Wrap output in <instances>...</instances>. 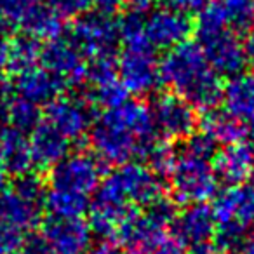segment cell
Listing matches in <instances>:
<instances>
[{
  "mask_svg": "<svg viewBox=\"0 0 254 254\" xmlns=\"http://www.w3.org/2000/svg\"><path fill=\"white\" fill-rule=\"evenodd\" d=\"M126 2H127V11L141 14L145 18L155 9L157 4V0H126Z\"/></svg>",
  "mask_w": 254,
  "mask_h": 254,
  "instance_id": "cell-40",
  "label": "cell"
},
{
  "mask_svg": "<svg viewBox=\"0 0 254 254\" xmlns=\"http://www.w3.org/2000/svg\"><path fill=\"white\" fill-rule=\"evenodd\" d=\"M12 190L18 191L21 197L28 198L30 202H35L39 205H44V198H46V185L40 180V176L33 171H28L25 174L14 176L12 181Z\"/></svg>",
  "mask_w": 254,
  "mask_h": 254,
  "instance_id": "cell-34",
  "label": "cell"
},
{
  "mask_svg": "<svg viewBox=\"0 0 254 254\" xmlns=\"http://www.w3.org/2000/svg\"><path fill=\"white\" fill-rule=\"evenodd\" d=\"M40 0H0V32L11 35L26 12Z\"/></svg>",
  "mask_w": 254,
  "mask_h": 254,
  "instance_id": "cell-32",
  "label": "cell"
},
{
  "mask_svg": "<svg viewBox=\"0 0 254 254\" xmlns=\"http://www.w3.org/2000/svg\"><path fill=\"white\" fill-rule=\"evenodd\" d=\"M85 254H127L124 249H120L115 244H99L98 247L87 251Z\"/></svg>",
  "mask_w": 254,
  "mask_h": 254,
  "instance_id": "cell-44",
  "label": "cell"
},
{
  "mask_svg": "<svg viewBox=\"0 0 254 254\" xmlns=\"http://www.w3.org/2000/svg\"><path fill=\"white\" fill-rule=\"evenodd\" d=\"M113 77H119L115 54H99V56L89 58L87 68H85V82L89 85L99 84Z\"/></svg>",
  "mask_w": 254,
  "mask_h": 254,
  "instance_id": "cell-33",
  "label": "cell"
},
{
  "mask_svg": "<svg viewBox=\"0 0 254 254\" xmlns=\"http://www.w3.org/2000/svg\"><path fill=\"white\" fill-rule=\"evenodd\" d=\"M9 44H11V37H9L7 33L0 32V70H4L5 63H7Z\"/></svg>",
  "mask_w": 254,
  "mask_h": 254,
  "instance_id": "cell-42",
  "label": "cell"
},
{
  "mask_svg": "<svg viewBox=\"0 0 254 254\" xmlns=\"http://www.w3.org/2000/svg\"><path fill=\"white\" fill-rule=\"evenodd\" d=\"M103 166L91 153H68L51 167L49 183L56 190L91 195L101 181Z\"/></svg>",
  "mask_w": 254,
  "mask_h": 254,
  "instance_id": "cell-10",
  "label": "cell"
},
{
  "mask_svg": "<svg viewBox=\"0 0 254 254\" xmlns=\"http://www.w3.org/2000/svg\"><path fill=\"white\" fill-rule=\"evenodd\" d=\"M197 35L198 33L218 32L228 26V16H226L223 0H209L197 12Z\"/></svg>",
  "mask_w": 254,
  "mask_h": 254,
  "instance_id": "cell-29",
  "label": "cell"
},
{
  "mask_svg": "<svg viewBox=\"0 0 254 254\" xmlns=\"http://www.w3.org/2000/svg\"><path fill=\"white\" fill-rule=\"evenodd\" d=\"M160 4V7L169 9V11H176L181 14L193 16L200 11V7L205 4V0H157Z\"/></svg>",
  "mask_w": 254,
  "mask_h": 254,
  "instance_id": "cell-39",
  "label": "cell"
},
{
  "mask_svg": "<svg viewBox=\"0 0 254 254\" xmlns=\"http://www.w3.org/2000/svg\"><path fill=\"white\" fill-rule=\"evenodd\" d=\"M5 178H7V171H5L4 162H2V157H0V190L5 188Z\"/></svg>",
  "mask_w": 254,
  "mask_h": 254,
  "instance_id": "cell-47",
  "label": "cell"
},
{
  "mask_svg": "<svg viewBox=\"0 0 254 254\" xmlns=\"http://www.w3.org/2000/svg\"><path fill=\"white\" fill-rule=\"evenodd\" d=\"M228 26L233 32H249L254 23V0H223Z\"/></svg>",
  "mask_w": 254,
  "mask_h": 254,
  "instance_id": "cell-31",
  "label": "cell"
},
{
  "mask_svg": "<svg viewBox=\"0 0 254 254\" xmlns=\"http://www.w3.org/2000/svg\"><path fill=\"white\" fill-rule=\"evenodd\" d=\"M139 212V207L94 193L89 204V228L103 239H115L124 225Z\"/></svg>",
  "mask_w": 254,
  "mask_h": 254,
  "instance_id": "cell-16",
  "label": "cell"
},
{
  "mask_svg": "<svg viewBox=\"0 0 254 254\" xmlns=\"http://www.w3.org/2000/svg\"><path fill=\"white\" fill-rule=\"evenodd\" d=\"M200 131L211 136L216 145H232V143L244 141L247 131L242 120L233 117L228 110L212 106V108L202 110L200 119L197 120Z\"/></svg>",
  "mask_w": 254,
  "mask_h": 254,
  "instance_id": "cell-21",
  "label": "cell"
},
{
  "mask_svg": "<svg viewBox=\"0 0 254 254\" xmlns=\"http://www.w3.org/2000/svg\"><path fill=\"white\" fill-rule=\"evenodd\" d=\"M0 157L7 174L19 176L33 169L32 148L26 132L14 127H0Z\"/></svg>",
  "mask_w": 254,
  "mask_h": 254,
  "instance_id": "cell-20",
  "label": "cell"
},
{
  "mask_svg": "<svg viewBox=\"0 0 254 254\" xmlns=\"http://www.w3.org/2000/svg\"><path fill=\"white\" fill-rule=\"evenodd\" d=\"M0 127H2V126H0Z\"/></svg>",
  "mask_w": 254,
  "mask_h": 254,
  "instance_id": "cell-50",
  "label": "cell"
},
{
  "mask_svg": "<svg viewBox=\"0 0 254 254\" xmlns=\"http://www.w3.org/2000/svg\"><path fill=\"white\" fill-rule=\"evenodd\" d=\"M94 193L113 200L145 207L157 197L164 195V185L148 166L126 162L117 166L103 181H99Z\"/></svg>",
  "mask_w": 254,
  "mask_h": 254,
  "instance_id": "cell-4",
  "label": "cell"
},
{
  "mask_svg": "<svg viewBox=\"0 0 254 254\" xmlns=\"http://www.w3.org/2000/svg\"><path fill=\"white\" fill-rule=\"evenodd\" d=\"M25 232L0 218V254H16L25 247Z\"/></svg>",
  "mask_w": 254,
  "mask_h": 254,
  "instance_id": "cell-37",
  "label": "cell"
},
{
  "mask_svg": "<svg viewBox=\"0 0 254 254\" xmlns=\"http://www.w3.org/2000/svg\"><path fill=\"white\" fill-rule=\"evenodd\" d=\"M253 176H254V164H253Z\"/></svg>",
  "mask_w": 254,
  "mask_h": 254,
  "instance_id": "cell-49",
  "label": "cell"
},
{
  "mask_svg": "<svg viewBox=\"0 0 254 254\" xmlns=\"http://www.w3.org/2000/svg\"><path fill=\"white\" fill-rule=\"evenodd\" d=\"M40 49L42 44L33 37L21 33L11 39L9 44V56L5 63V70L12 75H18L28 68L35 66L40 60Z\"/></svg>",
  "mask_w": 254,
  "mask_h": 254,
  "instance_id": "cell-27",
  "label": "cell"
},
{
  "mask_svg": "<svg viewBox=\"0 0 254 254\" xmlns=\"http://www.w3.org/2000/svg\"><path fill=\"white\" fill-rule=\"evenodd\" d=\"M14 92L21 98L32 101L33 105H49L51 101L61 96L66 91V84L46 70L44 66H32L28 70L16 75V80L12 82Z\"/></svg>",
  "mask_w": 254,
  "mask_h": 254,
  "instance_id": "cell-19",
  "label": "cell"
},
{
  "mask_svg": "<svg viewBox=\"0 0 254 254\" xmlns=\"http://www.w3.org/2000/svg\"><path fill=\"white\" fill-rule=\"evenodd\" d=\"M40 120L42 115L39 106L18 94H12L0 105V124L14 127L18 131L30 132Z\"/></svg>",
  "mask_w": 254,
  "mask_h": 254,
  "instance_id": "cell-25",
  "label": "cell"
},
{
  "mask_svg": "<svg viewBox=\"0 0 254 254\" xmlns=\"http://www.w3.org/2000/svg\"><path fill=\"white\" fill-rule=\"evenodd\" d=\"M138 254H187V249L171 230H164L157 233Z\"/></svg>",
  "mask_w": 254,
  "mask_h": 254,
  "instance_id": "cell-36",
  "label": "cell"
},
{
  "mask_svg": "<svg viewBox=\"0 0 254 254\" xmlns=\"http://www.w3.org/2000/svg\"><path fill=\"white\" fill-rule=\"evenodd\" d=\"M94 106L82 94L78 96H58L54 101L46 105L44 115L58 131L63 132L70 141L82 139L94 122Z\"/></svg>",
  "mask_w": 254,
  "mask_h": 254,
  "instance_id": "cell-12",
  "label": "cell"
},
{
  "mask_svg": "<svg viewBox=\"0 0 254 254\" xmlns=\"http://www.w3.org/2000/svg\"><path fill=\"white\" fill-rule=\"evenodd\" d=\"M214 197L211 207L216 219V244L225 254L240 246L247 230L254 226V183L226 187Z\"/></svg>",
  "mask_w": 254,
  "mask_h": 254,
  "instance_id": "cell-3",
  "label": "cell"
},
{
  "mask_svg": "<svg viewBox=\"0 0 254 254\" xmlns=\"http://www.w3.org/2000/svg\"><path fill=\"white\" fill-rule=\"evenodd\" d=\"M127 96H129V91L124 87L120 78L113 77L105 82H99V84H92V85L87 84L84 98L92 106H103V108L108 110V108H115V106L122 105L124 101H127Z\"/></svg>",
  "mask_w": 254,
  "mask_h": 254,
  "instance_id": "cell-28",
  "label": "cell"
},
{
  "mask_svg": "<svg viewBox=\"0 0 254 254\" xmlns=\"http://www.w3.org/2000/svg\"><path fill=\"white\" fill-rule=\"evenodd\" d=\"M89 139L96 160L103 167H117L134 157L143 160L160 134L153 126L150 106L127 99L94 119Z\"/></svg>",
  "mask_w": 254,
  "mask_h": 254,
  "instance_id": "cell-1",
  "label": "cell"
},
{
  "mask_svg": "<svg viewBox=\"0 0 254 254\" xmlns=\"http://www.w3.org/2000/svg\"><path fill=\"white\" fill-rule=\"evenodd\" d=\"M14 94V85H12V80L0 70V105L9 99L11 96Z\"/></svg>",
  "mask_w": 254,
  "mask_h": 254,
  "instance_id": "cell-41",
  "label": "cell"
},
{
  "mask_svg": "<svg viewBox=\"0 0 254 254\" xmlns=\"http://www.w3.org/2000/svg\"><path fill=\"white\" fill-rule=\"evenodd\" d=\"M246 120H247V126H246L247 134L253 136V138H254V110H253V113H251V115L247 117Z\"/></svg>",
  "mask_w": 254,
  "mask_h": 254,
  "instance_id": "cell-46",
  "label": "cell"
},
{
  "mask_svg": "<svg viewBox=\"0 0 254 254\" xmlns=\"http://www.w3.org/2000/svg\"><path fill=\"white\" fill-rule=\"evenodd\" d=\"M39 61L46 70L60 77L66 84V87L68 85L78 87L85 82L87 61L66 37H56L53 40H47L40 49Z\"/></svg>",
  "mask_w": 254,
  "mask_h": 254,
  "instance_id": "cell-13",
  "label": "cell"
},
{
  "mask_svg": "<svg viewBox=\"0 0 254 254\" xmlns=\"http://www.w3.org/2000/svg\"><path fill=\"white\" fill-rule=\"evenodd\" d=\"M240 254H254V233L240 244Z\"/></svg>",
  "mask_w": 254,
  "mask_h": 254,
  "instance_id": "cell-45",
  "label": "cell"
},
{
  "mask_svg": "<svg viewBox=\"0 0 254 254\" xmlns=\"http://www.w3.org/2000/svg\"><path fill=\"white\" fill-rule=\"evenodd\" d=\"M178 159V152L173 148L169 141L160 138L155 145L150 148V152L146 153V157L143 159V162L157 174V176L164 178L169 176V173L173 171L174 164Z\"/></svg>",
  "mask_w": 254,
  "mask_h": 254,
  "instance_id": "cell-30",
  "label": "cell"
},
{
  "mask_svg": "<svg viewBox=\"0 0 254 254\" xmlns=\"http://www.w3.org/2000/svg\"><path fill=\"white\" fill-rule=\"evenodd\" d=\"M66 39L77 47L84 58L99 54H115L120 44L119 19L113 12L89 9L75 16L66 30Z\"/></svg>",
  "mask_w": 254,
  "mask_h": 254,
  "instance_id": "cell-5",
  "label": "cell"
},
{
  "mask_svg": "<svg viewBox=\"0 0 254 254\" xmlns=\"http://www.w3.org/2000/svg\"><path fill=\"white\" fill-rule=\"evenodd\" d=\"M46 4H49L63 18H75L94 7V0H46Z\"/></svg>",
  "mask_w": 254,
  "mask_h": 254,
  "instance_id": "cell-38",
  "label": "cell"
},
{
  "mask_svg": "<svg viewBox=\"0 0 254 254\" xmlns=\"http://www.w3.org/2000/svg\"><path fill=\"white\" fill-rule=\"evenodd\" d=\"M28 139L35 169H51L70 152V139L46 119L30 131Z\"/></svg>",
  "mask_w": 254,
  "mask_h": 254,
  "instance_id": "cell-18",
  "label": "cell"
},
{
  "mask_svg": "<svg viewBox=\"0 0 254 254\" xmlns=\"http://www.w3.org/2000/svg\"><path fill=\"white\" fill-rule=\"evenodd\" d=\"M157 132L167 139H183L195 131V108L176 92L159 94L150 105Z\"/></svg>",
  "mask_w": 254,
  "mask_h": 254,
  "instance_id": "cell-11",
  "label": "cell"
},
{
  "mask_svg": "<svg viewBox=\"0 0 254 254\" xmlns=\"http://www.w3.org/2000/svg\"><path fill=\"white\" fill-rule=\"evenodd\" d=\"M169 178L176 204H200L218 193L219 181L209 160L181 153L178 155Z\"/></svg>",
  "mask_w": 254,
  "mask_h": 254,
  "instance_id": "cell-7",
  "label": "cell"
},
{
  "mask_svg": "<svg viewBox=\"0 0 254 254\" xmlns=\"http://www.w3.org/2000/svg\"><path fill=\"white\" fill-rule=\"evenodd\" d=\"M16 254H28V253H21V251H19V253H16Z\"/></svg>",
  "mask_w": 254,
  "mask_h": 254,
  "instance_id": "cell-48",
  "label": "cell"
},
{
  "mask_svg": "<svg viewBox=\"0 0 254 254\" xmlns=\"http://www.w3.org/2000/svg\"><path fill=\"white\" fill-rule=\"evenodd\" d=\"M89 204H91L89 195L56 190V188H51V191H47L44 198V209L53 218H82L87 214Z\"/></svg>",
  "mask_w": 254,
  "mask_h": 254,
  "instance_id": "cell-26",
  "label": "cell"
},
{
  "mask_svg": "<svg viewBox=\"0 0 254 254\" xmlns=\"http://www.w3.org/2000/svg\"><path fill=\"white\" fill-rule=\"evenodd\" d=\"M145 32L155 49H173L190 39L193 21L187 14L160 7L145 18Z\"/></svg>",
  "mask_w": 254,
  "mask_h": 254,
  "instance_id": "cell-15",
  "label": "cell"
},
{
  "mask_svg": "<svg viewBox=\"0 0 254 254\" xmlns=\"http://www.w3.org/2000/svg\"><path fill=\"white\" fill-rule=\"evenodd\" d=\"M159 75L160 84L171 87L193 108L207 110L221 103V77L209 66L197 42L185 40L167 49L159 63Z\"/></svg>",
  "mask_w": 254,
  "mask_h": 254,
  "instance_id": "cell-2",
  "label": "cell"
},
{
  "mask_svg": "<svg viewBox=\"0 0 254 254\" xmlns=\"http://www.w3.org/2000/svg\"><path fill=\"white\" fill-rule=\"evenodd\" d=\"M197 44L200 46L209 66L219 77H235L247 66L246 47L240 42L237 32L223 28L211 33H198Z\"/></svg>",
  "mask_w": 254,
  "mask_h": 254,
  "instance_id": "cell-9",
  "label": "cell"
},
{
  "mask_svg": "<svg viewBox=\"0 0 254 254\" xmlns=\"http://www.w3.org/2000/svg\"><path fill=\"white\" fill-rule=\"evenodd\" d=\"M253 164L254 150L244 141L225 145L212 157V171L219 183L226 187L246 183L253 176Z\"/></svg>",
  "mask_w": 254,
  "mask_h": 254,
  "instance_id": "cell-17",
  "label": "cell"
},
{
  "mask_svg": "<svg viewBox=\"0 0 254 254\" xmlns=\"http://www.w3.org/2000/svg\"><path fill=\"white\" fill-rule=\"evenodd\" d=\"M23 33L33 37L37 40H53L56 37L63 35L64 30V18L58 11H54L49 4L39 2L35 4L26 16L19 23Z\"/></svg>",
  "mask_w": 254,
  "mask_h": 254,
  "instance_id": "cell-23",
  "label": "cell"
},
{
  "mask_svg": "<svg viewBox=\"0 0 254 254\" xmlns=\"http://www.w3.org/2000/svg\"><path fill=\"white\" fill-rule=\"evenodd\" d=\"M187 254H223L216 244V219L212 207L205 202L190 204L178 212L171 225Z\"/></svg>",
  "mask_w": 254,
  "mask_h": 254,
  "instance_id": "cell-8",
  "label": "cell"
},
{
  "mask_svg": "<svg viewBox=\"0 0 254 254\" xmlns=\"http://www.w3.org/2000/svg\"><path fill=\"white\" fill-rule=\"evenodd\" d=\"M218 152L216 141L205 132H191L187 138H183V153L202 160H212V157Z\"/></svg>",
  "mask_w": 254,
  "mask_h": 254,
  "instance_id": "cell-35",
  "label": "cell"
},
{
  "mask_svg": "<svg viewBox=\"0 0 254 254\" xmlns=\"http://www.w3.org/2000/svg\"><path fill=\"white\" fill-rule=\"evenodd\" d=\"M117 73L124 87L132 94L145 96L153 92L160 84L155 51L124 49V53L117 60Z\"/></svg>",
  "mask_w": 254,
  "mask_h": 254,
  "instance_id": "cell-14",
  "label": "cell"
},
{
  "mask_svg": "<svg viewBox=\"0 0 254 254\" xmlns=\"http://www.w3.org/2000/svg\"><path fill=\"white\" fill-rule=\"evenodd\" d=\"M44 205L30 202L12 188L0 190V218L12 223L23 232L32 230L42 223Z\"/></svg>",
  "mask_w": 254,
  "mask_h": 254,
  "instance_id": "cell-22",
  "label": "cell"
},
{
  "mask_svg": "<svg viewBox=\"0 0 254 254\" xmlns=\"http://www.w3.org/2000/svg\"><path fill=\"white\" fill-rule=\"evenodd\" d=\"M223 108L233 117L246 120L254 110V73H239L223 85Z\"/></svg>",
  "mask_w": 254,
  "mask_h": 254,
  "instance_id": "cell-24",
  "label": "cell"
},
{
  "mask_svg": "<svg viewBox=\"0 0 254 254\" xmlns=\"http://www.w3.org/2000/svg\"><path fill=\"white\" fill-rule=\"evenodd\" d=\"M246 47V56H247V66L254 70V23L247 32V42L244 44Z\"/></svg>",
  "mask_w": 254,
  "mask_h": 254,
  "instance_id": "cell-43",
  "label": "cell"
},
{
  "mask_svg": "<svg viewBox=\"0 0 254 254\" xmlns=\"http://www.w3.org/2000/svg\"><path fill=\"white\" fill-rule=\"evenodd\" d=\"M91 244V228L82 218H53L40 228V233L26 240L28 254H85Z\"/></svg>",
  "mask_w": 254,
  "mask_h": 254,
  "instance_id": "cell-6",
  "label": "cell"
}]
</instances>
